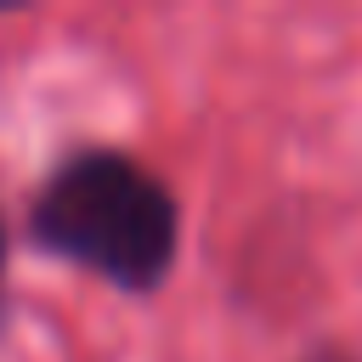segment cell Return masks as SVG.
Masks as SVG:
<instances>
[{
  "mask_svg": "<svg viewBox=\"0 0 362 362\" xmlns=\"http://www.w3.org/2000/svg\"><path fill=\"white\" fill-rule=\"evenodd\" d=\"M175 232V198L124 153H79L34 198V238L119 288H158Z\"/></svg>",
  "mask_w": 362,
  "mask_h": 362,
  "instance_id": "obj_1",
  "label": "cell"
},
{
  "mask_svg": "<svg viewBox=\"0 0 362 362\" xmlns=\"http://www.w3.org/2000/svg\"><path fill=\"white\" fill-rule=\"evenodd\" d=\"M0 255H6V238H0Z\"/></svg>",
  "mask_w": 362,
  "mask_h": 362,
  "instance_id": "obj_2",
  "label": "cell"
}]
</instances>
